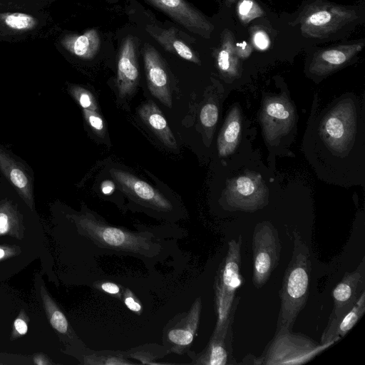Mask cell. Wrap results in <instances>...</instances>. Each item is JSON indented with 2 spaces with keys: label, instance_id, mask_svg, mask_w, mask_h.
<instances>
[{
  "label": "cell",
  "instance_id": "6da1fadb",
  "mask_svg": "<svg viewBox=\"0 0 365 365\" xmlns=\"http://www.w3.org/2000/svg\"><path fill=\"white\" fill-rule=\"evenodd\" d=\"M39 259L43 274L56 282L43 222L0 175V284Z\"/></svg>",
  "mask_w": 365,
  "mask_h": 365
},
{
  "label": "cell",
  "instance_id": "7a4b0ae2",
  "mask_svg": "<svg viewBox=\"0 0 365 365\" xmlns=\"http://www.w3.org/2000/svg\"><path fill=\"white\" fill-rule=\"evenodd\" d=\"M46 233L83 240L101 250L141 258L157 257L162 246L148 232H133L108 224L86 210L74 211L55 202L49 205Z\"/></svg>",
  "mask_w": 365,
  "mask_h": 365
},
{
  "label": "cell",
  "instance_id": "3957f363",
  "mask_svg": "<svg viewBox=\"0 0 365 365\" xmlns=\"http://www.w3.org/2000/svg\"><path fill=\"white\" fill-rule=\"evenodd\" d=\"M293 250L279 291V311L276 330H292L304 309L309 293L312 271L311 255L300 232L293 230Z\"/></svg>",
  "mask_w": 365,
  "mask_h": 365
},
{
  "label": "cell",
  "instance_id": "277c9868",
  "mask_svg": "<svg viewBox=\"0 0 365 365\" xmlns=\"http://www.w3.org/2000/svg\"><path fill=\"white\" fill-rule=\"evenodd\" d=\"M322 344L302 333L278 329L267 343L262 354L253 359V364L300 365L307 364L333 345Z\"/></svg>",
  "mask_w": 365,
  "mask_h": 365
},
{
  "label": "cell",
  "instance_id": "5b68a950",
  "mask_svg": "<svg viewBox=\"0 0 365 365\" xmlns=\"http://www.w3.org/2000/svg\"><path fill=\"white\" fill-rule=\"evenodd\" d=\"M252 240V279L254 287L259 289L278 266L282 245L277 230L269 222L256 225Z\"/></svg>",
  "mask_w": 365,
  "mask_h": 365
},
{
  "label": "cell",
  "instance_id": "8992f818",
  "mask_svg": "<svg viewBox=\"0 0 365 365\" xmlns=\"http://www.w3.org/2000/svg\"><path fill=\"white\" fill-rule=\"evenodd\" d=\"M242 243L241 235L228 242L226 256L215 277V308L220 312H231L239 303L240 298L236 297V292L243 279L240 272Z\"/></svg>",
  "mask_w": 365,
  "mask_h": 365
},
{
  "label": "cell",
  "instance_id": "52a82bcc",
  "mask_svg": "<svg viewBox=\"0 0 365 365\" xmlns=\"http://www.w3.org/2000/svg\"><path fill=\"white\" fill-rule=\"evenodd\" d=\"M34 289L35 297L47 320L66 346L63 352L71 355L76 349H80L81 341L71 327L61 308L49 293L41 272L35 273Z\"/></svg>",
  "mask_w": 365,
  "mask_h": 365
},
{
  "label": "cell",
  "instance_id": "ba28073f",
  "mask_svg": "<svg viewBox=\"0 0 365 365\" xmlns=\"http://www.w3.org/2000/svg\"><path fill=\"white\" fill-rule=\"evenodd\" d=\"M202 311L200 297L195 299L190 309L178 314L164 328L163 341L170 352H187L196 335Z\"/></svg>",
  "mask_w": 365,
  "mask_h": 365
},
{
  "label": "cell",
  "instance_id": "9c48e42d",
  "mask_svg": "<svg viewBox=\"0 0 365 365\" xmlns=\"http://www.w3.org/2000/svg\"><path fill=\"white\" fill-rule=\"evenodd\" d=\"M0 175L36 210L34 173L30 165L6 146L0 144Z\"/></svg>",
  "mask_w": 365,
  "mask_h": 365
},
{
  "label": "cell",
  "instance_id": "30bf717a",
  "mask_svg": "<svg viewBox=\"0 0 365 365\" xmlns=\"http://www.w3.org/2000/svg\"><path fill=\"white\" fill-rule=\"evenodd\" d=\"M365 258L352 272L344 273L332 290L333 309L327 327L334 326L355 304L361 293L365 290Z\"/></svg>",
  "mask_w": 365,
  "mask_h": 365
},
{
  "label": "cell",
  "instance_id": "8fae6325",
  "mask_svg": "<svg viewBox=\"0 0 365 365\" xmlns=\"http://www.w3.org/2000/svg\"><path fill=\"white\" fill-rule=\"evenodd\" d=\"M110 173L120 188L141 205L164 212L173 210L171 202L158 190L144 180L121 170L113 168L110 170Z\"/></svg>",
  "mask_w": 365,
  "mask_h": 365
},
{
  "label": "cell",
  "instance_id": "7c38bea8",
  "mask_svg": "<svg viewBox=\"0 0 365 365\" xmlns=\"http://www.w3.org/2000/svg\"><path fill=\"white\" fill-rule=\"evenodd\" d=\"M257 178L238 177L231 182L225 192L229 210L254 212L266 205L267 191Z\"/></svg>",
  "mask_w": 365,
  "mask_h": 365
},
{
  "label": "cell",
  "instance_id": "4fadbf2b",
  "mask_svg": "<svg viewBox=\"0 0 365 365\" xmlns=\"http://www.w3.org/2000/svg\"><path fill=\"white\" fill-rule=\"evenodd\" d=\"M188 31L208 37L213 26L186 0H144Z\"/></svg>",
  "mask_w": 365,
  "mask_h": 365
},
{
  "label": "cell",
  "instance_id": "5bb4252c",
  "mask_svg": "<svg viewBox=\"0 0 365 365\" xmlns=\"http://www.w3.org/2000/svg\"><path fill=\"white\" fill-rule=\"evenodd\" d=\"M355 118L351 107L341 106L329 114L323 125V135L328 145L341 152L347 149L355 130Z\"/></svg>",
  "mask_w": 365,
  "mask_h": 365
},
{
  "label": "cell",
  "instance_id": "9a60e30c",
  "mask_svg": "<svg viewBox=\"0 0 365 365\" xmlns=\"http://www.w3.org/2000/svg\"><path fill=\"white\" fill-rule=\"evenodd\" d=\"M143 56L148 86L151 94L166 107H172L170 81L163 58L148 43L143 48Z\"/></svg>",
  "mask_w": 365,
  "mask_h": 365
},
{
  "label": "cell",
  "instance_id": "2e32d148",
  "mask_svg": "<svg viewBox=\"0 0 365 365\" xmlns=\"http://www.w3.org/2000/svg\"><path fill=\"white\" fill-rule=\"evenodd\" d=\"M232 327L222 334H212L205 349L199 352L187 351L192 364L197 365H236L238 364L233 356Z\"/></svg>",
  "mask_w": 365,
  "mask_h": 365
},
{
  "label": "cell",
  "instance_id": "e0dca14e",
  "mask_svg": "<svg viewBox=\"0 0 365 365\" xmlns=\"http://www.w3.org/2000/svg\"><path fill=\"white\" fill-rule=\"evenodd\" d=\"M294 110L284 98H274L266 101L262 113V123L267 138L274 140L286 134L293 125Z\"/></svg>",
  "mask_w": 365,
  "mask_h": 365
},
{
  "label": "cell",
  "instance_id": "ac0fdd59",
  "mask_svg": "<svg viewBox=\"0 0 365 365\" xmlns=\"http://www.w3.org/2000/svg\"><path fill=\"white\" fill-rule=\"evenodd\" d=\"M139 76L135 40L128 36L122 42L118 58L117 86L121 98L135 91Z\"/></svg>",
  "mask_w": 365,
  "mask_h": 365
},
{
  "label": "cell",
  "instance_id": "d6986e66",
  "mask_svg": "<svg viewBox=\"0 0 365 365\" xmlns=\"http://www.w3.org/2000/svg\"><path fill=\"white\" fill-rule=\"evenodd\" d=\"M138 115L165 146L172 149L177 148L175 138L165 118L153 101L143 103L138 109Z\"/></svg>",
  "mask_w": 365,
  "mask_h": 365
},
{
  "label": "cell",
  "instance_id": "ffe728a7",
  "mask_svg": "<svg viewBox=\"0 0 365 365\" xmlns=\"http://www.w3.org/2000/svg\"><path fill=\"white\" fill-rule=\"evenodd\" d=\"M360 49L361 45L356 44L324 50L315 56L311 71L319 75L327 74L346 63Z\"/></svg>",
  "mask_w": 365,
  "mask_h": 365
},
{
  "label": "cell",
  "instance_id": "44dd1931",
  "mask_svg": "<svg viewBox=\"0 0 365 365\" xmlns=\"http://www.w3.org/2000/svg\"><path fill=\"white\" fill-rule=\"evenodd\" d=\"M146 31L166 51L175 53L185 60L200 63V60L194 51L178 38L175 28L161 29L153 25H148Z\"/></svg>",
  "mask_w": 365,
  "mask_h": 365
},
{
  "label": "cell",
  "instance_id": "7402d4cb",
  "mask_svg": "<svg viewBox=\"0 0 365 365\" xmlns=\"http://www.w3.org/2000/svg\"><path fill=\"white\" fill-rule=\"evenodd\" d=\"M101 36L91 29L82 34H70L61 41L63 47L73 55L85 60L93 58L101 48Z\"/></svg>",
  "mask_w": 365,
  "mask_h": 365
},
{
  "label": "cell",
  "instance_id": "603a6c76",
  "mask_svg": "<svg viewBox=\"0 0 365 365\" xmlns=\"http://www.w3.org/2000/svg\"><path fill=\"white\" fill-rule=\"evenodd\" d=\"M365 312V290L355 304L332 327L325 329L322 334L320 343H336L343 338L359 321Z\"/></svg>",
  "mask_w": 365,
  "mask_h": 365
},
{
  "label": "cell",
  "instance_id": "cb8c5ba5",
  "mask_svg": "<svg viewBox=\"0 0 365 365\" xmlns=\"http://www.w3.org/2000/svg\"><path fill=\"white\" fill-rule=\"evenodd\" d=\"M240 130V111L235 107L230 113L218 138L217 145L220 156H226L234 151L238 143Z\"/></svg>",
  "mask_w": 365,
  "mask_h": 365
},
{
  "label": "cell",
  "instance_id": "d4e9b609",
  "mask_svg": "<svg viewBox=\"0 0 365 365\" xmlns=\"http://www.w3.org/2000/svg\"><path fill=\"white\" fill-rule=\"evenodd\" d=\"M127 351H91L83 355L82 363L88 365H124L133 364L128 360Z\"/></svg>",
  "mask_w": 365,
  "mask_h": 365
},
{
  "label": "cell",
  "instance_id": "484cf974",
  "mask_svg": "<svg viewBox=\"0 0 365 365\" xmlns=\"http://www.w3.org/2000/svg\"><path fill=\"white\" fill-rule=\"evenodd\" d=\"M168 353L170 351L166 347L155 344L137 346L127 351L129 358L137 359L144 364H156L155 360Z\"/></svg>",
  "mask_w": 365,
  "mask_h": 365
},
{
  "label": "cell",
  "instance_id": "4316f807",
  "mask_svg": "<svg viewBox=\"0 0 365 365\" xmlns=\"http://www.w3.org/2000/svg\"><path fill=\"white\" fill-rule=\"evenodd\" d=\"M68 90L70 95L76 101L82 109L92 111L98 110L96 100L90 91L76 85H70Z\"/></svg>",
  "mask_w": 365,
  "mask_h": 365
},
{
  "label": "cell",
  "instance_id": "83f0119b",
  "mask_svg": "<svg viewBox=\"0 0 365 365\" xmlns=\"http://www.w3.org/2000/svg\"><path fill=\"white\" fill-rule=\"evenodd\" d=\"M3 21L4 24L10 29L16 30H26L33 28L36 24V19L26 14L12 13L6 14Z\"/></svg>",
  "mask_w": 365,
  "mask_h": 365
},
{
  "label": "cell",
  "instance_id": "f1b7e54d",
  "mask_svg": "<svg viewBox=\"0 0 365 365\" xmlns=\"http://www.w3.org/2000/svg\"><path fill=\"white\" fill-rule=\"evenodd\" d=\"M29 318L26 311L21 309L12 322L11 337V339H16L23 336L28 331Z\"/></svg>",
  "mask_w": 365,
  "mask_h": 365
},
{
  "label": "cell",
  "instance_id": "f546056e",
  "mask_svg": "<svg viewBox=\"0 0 365 365\" xmlns=\"http://www.w3.org/2000/svg\"><path fill=\"white\" fill-rule=\"evenodd\" d=\"M83 114L86 123L93 132L98 136H103L105 130L104 123L97 111L83 109Z\"/></svg>",
  "mask_w": 365,
  "mask_h": 365
},
{
  "label": "cell",
  "instance_id": "4dcf8cb0",
  "mask_svg": "<svg viewBox=\"0 0 365 365\" xmlns=\"http://www.w3.org/2000/svg\"><path fill=\"white\" fill-rule=\"evenodd\" d=\"M200 119L206 128L213 127L218 119V109L213 103H207L201 109Z\"/></svg>",
  "mask_w": 365,
  "mask_h": 365
},
{
  "label": "cell",
  "instance_id": "1f68e13d",
  "mask_svg": "<svg viewBox=\"0 0 365 365\" xmlns=\"http://www.w3.org/2000/svg\"><path fill=\"white\" fill-rule=\"evenodd\" d=\"M217 62L221 71L231 73V53L228 47L224 46L220 50L217 56Z\"/></svg>",
  "mask_w": 365,
  "mask_h": 365
},
{
  "label": "cell",
  "instance_id": "d6a6232c",
  "mask_svg": "<svg viewBox=\"0 0 365 365\" xmlns=\"http://www.w3.org/2000/svg\"><path fill=\"white\" fill-rule=\"evenodd\" d=\"M3 364H32L31 356L11 354H0V365Z\"/></svg>",
  "mask_w": 365,
  "mask_h": 365
},
{
  "label": "cell",
  "instance_id": "836d02e7",
  "mask_svg": "<svg viewBox=\"0 0 365 365\" xmlns=\"http://www.w3.org/2000/svg\"><path fill=\"white\" fill-rule=\"evenodd\" d=\"M331 14L327 11H319L313 13L309 18V24L314 26H323L331 20Z\"/></svg>",
  "mask_w": 365,
  "mask_h": 365
},
{
  "label": "cell",
  "instance_id": "e575fe53",
  "mask_svg": "<svg viewBox=\"0 0 365 365\" xmlns=\"http://www.w3.org/2000/svg\"><path fill=\"white\" fill-rule=\"evenodd\" d=\"M123 300L126 307L131 311L140 313L142 307L139 302L134 297L133 294L129 289H125L123 295Z\"/></svg>",
  "mask_w": 365,
  "mask_h": 365
},
{
  "label": "cell",
  "instance_id": "d590c367",
  "mask_svg": "<svg viewBox=\"0 0 365 365\" xmlns=\"http://www.w3.org/2000/svg\"><path fill=\"white\" fill-rule=\"evenodd\" d=\"M96 286L98 287V289L106 293L118 297L120 296V289L118 285L115 283L110 282H104Z\"/></svg>",
  "mask_w": 365,
  "mask_h": 365
},
{
  "label": "cell",
  "instance_id": "8d00e7d4",
  "mask_svg": "<svg viewBox=\"0 0 365 365\" xmlns=\"http://www.w3.org/2000/svg\"><path fill=\"white\" fill-rule=\"evenodd\" d=\"M32 364L48 365L53 363L43 354H36L31 356Z\"/></svg>",
  "mask_w": 365,
  "mask_h": 365
},
{
  "label": "cell",
  "instance_id": "74e56055",
  "mask_svg": "<svg viewBox=\"0 0 365 365\" xmlns=\"http://www.w3.org/2000/svg\"><path fill=\"white\" fill-rule=\"evenodd\" d=\"M255 41L257 46L262 49L266 48L269 43L267 37L262 32H258L255 35Z\"/></svg>",
  "mask_w": 365,
  "mask_h": 365
},
{
  "label": "cell",
  "instance_id": "f35d334b",
  "mask_svg": "<svg viewBox=\"0 0 365 365\" xmlns=\"http://www.w3.org/2000/svg\"><path fill=\"white\" fill-rule=\"evenodd\" d=\"M101 191L105 195H110L115 190V184L110 180H105L102 182Z\"/></svg>",
  "mask_w": 365,
  "mask_h": 365
},
{
  "label": "cell",
  "instance_id": "ab89813d",
  "mask_svg": "<svg viewBox=\"0 0 365 365\" xmlns=\"http://www.w3.org/2000/svg\"><path fill=\"white\" fill-rule=\"evenodd\" d=\"M252 7V2L249 0L243 1L239 8L240 14L242 15H246L251 10Z\"/></svg>",
  "mask_w": 365,
  "mask_h": 365
}]
</instances>
